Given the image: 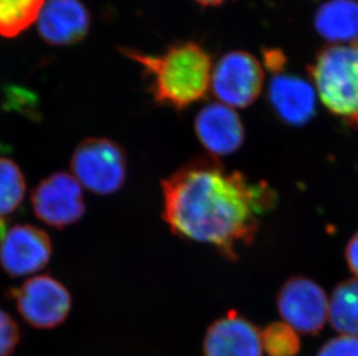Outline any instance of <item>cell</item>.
Listing matches in <instances>:
<instances>
[{
    "label": "cell",
    "instance_id": "obj_8",
    "mask_svg": "<svg viewBox=\"0 0 358 356\" xmlns=\"http://www.w3.org/2000/svg\"><path fill=\"white\" fill-rule=\"evenodd\" d=\"M31 206L41 221L57 229L78 222L86 209L80 183L64 172H55L41 181L31 193Z\"/></svg>",
    "mask_w": 358,
    "mask_h": 356
},
{
    "label": "cell",
    "instance_id": "obj_14",
    "mask_svg": "<svg viewBox=\"0 0 358 356\" xmlns=\"http://www.w3.org/2000/svg\"><path fill=\"white\" fill-rule=\"evenodd\" d=\"M315 28L331 44L358 43V0H327L315 15Z\"/></svg>",
    "mask_w": 358,
    "mask_h": 356
},
{
    "label": "cell",
    "instance_id": "obj_11",
    "mask_svg": "<svg viewBox=\"0 0 358 356\" xmlns=\"http://www.w3.org/2000/svg\"><path fill=\"white\" fill-rule=\"evenodd\" d=\"M91 28V14L81 0H47L38 19L45 43L68 47L84 40Z\"/></svg>",
    "mask_w": 358,
    "mask_h": 356
},
{
    "label": "cell",
    "instance_id": "obj_18",
    "mask_svg": "<svg viewBox=\"0 0 358 356\" xmlns=\"http://www.w3.org/2000/svg\"><path fill=\"white\" fill-rule=\"evenodd\" d=\"M261 341L269 356H294L301 350L297 333L287 322H273L261 332Z\"/></svg>",
    "mask_w": 358,
    "mask_h": 356
},
{
    "label": "cell",
    "instance_id": "obj_6",
    "mask_svg": "<svg viewBox=\"0 0 358 356\" xmlns=\"http://www.w3.org/2000/svg\"><path fill=\"white\" fill-rule=\"evenodd\" d=\"M21 317L35 329H54L68 318L72 297L68 288L52 276H34L14 290Z\"/></svg>",
    "mask_w": 358,
    "mask_h": 356
},
{
    "label": "cell",
    "instance_id": "obj_13",
    "mask_svg": "<svg viewBox=\"0 0 358 356\" xmlns=\"http://www.w3.org/2000/svg\"><path fill=\"white\" fill-rule=\"evenodd\" d=\"M317 100L315 86L303 77L278 73L269 82L268 101L285 124H308L317 111Z\"/></svg>",
    "mask_w": 358,
    "mask_h": 356
},
{
    "label": "cell",
    "instance_id": "obj_20",
    "mask_svg": "<svg viewBox=\"0 0 358 356\" xmlns=\"http://www.w3.org/2000/svg\"><path fill=\"white\" fill-rule=\"evenodd\" d=\"M317 356H358V336H336L324 343Z\"/></svg>",
    "mask_w": 358,
    "mask_h": 356
},
{
    "label": "cell",
    "instance_id": "obj_15",
    "mask_svg": "<svg viewBox=\"0 0 358 356\" xmlns=\"http://www.w3.org/2000/svg\"><path fill=\"white\" fill-rule=\"evenodd\" d=\"M328 320L338 332L358 336V279L345 280L335 287Z\"/></svg>",
    "mask_w": 358,
    "mask_h": 356
},
{
    "label": "cell",
    "instance_id": "obj_2",
    "mask_svg": "<svg viewBox=\"0 0 358 356\" xmlns=\"http://www.w3.org/2000/svg\"><path fill=\"white\" fill-rule=\"evenodd\" d=\"M120 50L142 68L150 93L159 105L185 110L206 98L211 88L213 61L196 42H176L158 54L132 47Z\"/></svg>",
    "mask_w": 358,
    "mask_h": 356
},
{
    "label": "cell",
    "instance_id": "obj_22",
    "mask_svg": "<svg viewBox=\"0 0 358 356\" xmlns=\"http://www.w3.org/2000/svg\"><path fill=\"white\" fill-rule=\"evenodd\" d=\"M345 260L349 269L354 273L356 279H358V230L345 246Z\"/></svg>",
    "mask_w": 358,
    "mask_h": 356
},
{
    "label": "cell",
    "instance_id": "obj_7",
    "mask_svg": "<svg viewBox=\"0 0 358 356\" xmlns=\"http://www.w3.org/2000/svg\"><path fill=\"white\" fill-rule=\"evenodd\" d=\"M278 309L284 322L296 332L317 334L328 320L329 299L313 280L294 276L280 287Z\"/></svg>",
    "mask_w": 358,
    "mask_h": 356
},
{
    "label": "cell",
    "instance_id": "obj_19",
    "mask_svg": "<svg viewBox=\"0 0 358 356\" xmlns=\"http://www.w3.org/2000/svg\"><path fill=\"white\" fill-rule=\"evenodd\" d=\"M20 327L12 317L0 309V356H10L20 341Z\"/></svg>",
    "mask_w": 358,
    "mask_h": 356
},
{
    "label": "cell",
    "instance_id": "obj_12",
    "mask_svg": "<svg viewBox=\"0 0 358 356\" xmlns=\"http://www.w3.org/2000/svg\"><path fill=\"white\" fill-rule=\"evenodd\" d=\"M203 353L204 356H262L261 332L237 311H230L209 326Z\"/></svg>",
    "mask_w": 358,
    "mask_h": 356
},
{
    "label": "cell",
    "instance_id": "obj_5",
    "mask_svg": "<svg viewBox=\"0 0 358 356\" xmlns=\"http://www.w3.org/2000/svg\"><path fill=\"white\" fill-rule=\"evenodd\" d=\"M264 84V66L247 51H230L213 65L211 91L217 101L234 109L250 107Z\"/></svg>",
    "mask_w": 358,
    "mask_h": 356
},
{
    "label": "cell",
    "instance_id": "obj_23",
    "mask_svg": "<svg viewBox=\"0 0 358 356\" xmlns=\"http://www.w3.org/2000/svg\"><path fill=\"white\" fill-rule=\"evenodd\" d=\"M194 1L203 7H213L220 6L222 3H225L227 0H194Z\"/></svg>",
    "mask_w": 358,
    "mask_h": 356
},
{
    "label": "cell",
    "instance_id": "obj_3",
    "mask_svg": "<svg viewBox=\"0 0 358 356\" xmlns=\"http://www.w3.org/2000/svg\"><path fill=\"white\" fill-rule=\"evenodd\" d=\"M310 73L326 109L350 128H358V43L324 47Z\"/></svg>",
    "mask_w": 358,
    "mask_h": 356
},
{
    "label": "cell",
    "instance_id": "obj_1",
    "mask_svg": "<svg viewBox=\"0 0 358 356\" xmlns=\"http://www.w3.org/2000/svg\"><path fill=\"white\" fill-rule=\"evenodd\" d=\"M162 218L173 234L209 244L229 259L257 235L260 218L275 205L267 183L230 172L211 155L183 165L162 183Z\"/></svg>",
    "mask_w": 358,
    "mask_h": 356
},
{
    "label": "cell",
    "instance_id": "obj_4",
    "mask_svg": "<svg viewBox=\"0 0 358 356\" xmlns=\"http://www.w3.org/2000/svg\"><path fill=\"white\" fill-rule=\"evenodd\" d=\"M72 175L96 195L119 191L127 178V154L121 144L107 138H87L76 147Z\"/></svg>",
    "mask_w": 358,
    "mask_h": 356
},
{
    "label": "cell",
    "instance_id": "obj_10",
    "mask_svg": "<svg viewBox=\"0 0 358 356\" xmlns=\"http://www.w3.org/2000/svg\"><path fill=\"white\" fill-rule=\"evenodd\" d=\"M194 128L199 142L215 158L234 154L245 140V128L237 111L220 102L204 105L197 112Z\"/></svg>",
    "mask_w": 358,
    "mask_h": 356
},
{
    "label": "cell",
    "instance_id": "obj_17",
    "mask_svg": "<svg viewBox=\"0 0 358 356\" xmlns=\"http://www.w3.org/2000/svg\"><path fill=\"white\" fill-rule=\"evenodd\" d=\"M24 193L26 181L20 167L10 158H0V218L21 205Z\"/></svg>",
    "mask_w": 358,
    "mask_h": 356
},
{
    "label": "cell",
    "instance_id": "obj_16",
    "mask_svg": "<svg viewBox=\"0 0 358 356\" xmlns=\"http://www.w3.org/2000/svg\"><path fill=\"white\" fill-rule=\"evenodd\" d=\"M47 0H0V36L14 38L38 22Z\"/></svg>",
    "mask_w": 358,
    "mask_h": 356
},
{
    "label": "cell",
    "instance_id": "obj_21",
    "mask_svg": "<svg viewBox=\"0 0 358 356\" xmlns=\"http://www.w3.org/2000/svg\"><path fill=\"white\" fill-rule=\"evenodd\" d=\"M264 66L274 74L282 73L287 64V58L283 52L276 49H269L264 52Z\"/></svg>",
    "mask_w": 358,
    "mask_h": 356
},
{
    "label": "cell",
    "instance_id": "obj_9",
    "mask_svg": "<svg viewBox=\"0 0 358 356\" xmlns=\"http://www.w3.org/2000/svg\"><path fill=\"white\" fill-rule=\"evenodd\" d=\"M52 255L47 232L31 225H17L0 239V266L12 276L38 272Z\"/></svg>",
    "mask_w": 358,
    "mask_h": 356
}]
</instances>
